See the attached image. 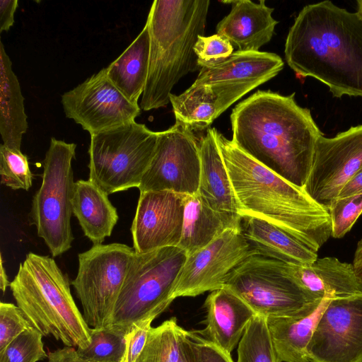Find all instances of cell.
<instances>
[{"mask_svg": "<svg viewBox=\"0 0 362 362\" xmlns=\"http://www.w3.org/2000/svg\"><path fill=\"white\" fill-rule=\"evenodd\" d=\"M356 4H357L356 13L362 21V0L356 1Z\"/></svg>", "mask_w": 362, "mask_h": 362, "instance_id": "cell-45", "label": "cell"}, {"mask_svg": "<svg viewBox=\"0 0 362 362\" xmlns=\"http://www.w3.org/2000/svg\"><path fill=\"white\" fill-rule=\"evenodd\" d=\"M223 287L266 318L300 316L315 310L322 300L300 287L286 272L285 263L257 254L235 267Z\"/></svg>", "mask_w": 362, "mask_h": 362, "instance_id": "cell-9", "label": "cell"}, {"mask_svg": "<svg viewBox=\"0 0 362 362\" xmlns=\"http://www.w3.org/2000/svg\"><path fill=\"white\" fill-rule=\"evenodd\" d=\"M285 268L300 287L317 300L326 296L341 298L362 293V280L353 264L336 257L317 258L306 266L285 263Z\"/></svg>", "mask_w": 362, "mask_h": 362, "instance_id": "cell-20", "label": "cell"}, {"mask_svg": "<svg viewBox=\"0 0 362 362\" xmlns=\"http://www.w3.org/2000/svg\"><path fill=\"white\" fill-rule=\"evenodd\" d=\"M308 353L310 362H362V293L330 299Z\"/></svg>", "mask_w": 362, "mask_h": 362, "instance_id": "cell-14", "label": "cell"}, {"mask_svg": "<svg viewBox=\"0 0 362 362\" xmlns=\"http://www.w3.org/2000/svg\"><path fill=\"white\" fill-rule=\"evenodd\" d=\"M185 195L168 190L140 192L131 227L136 252L178 247L182 230Z\"/></svg>", "mask_w": 362, "mask_h": 362, "instance_id": "cell-17", "label": "cell"}, {"mask_svg": "<svg viewBox=\"0 0 362 362\" xmlns=\"http://www.w3.org/2000/svg\"><path fill=\"white\" fill-rule=\"evenodd\" d=\"M187 256L174 246L135 252L106 328L126 335L134 325L163 313L174 300L175 284Z\"/></svg>", "mask_w": 362, "mask_h": 362, "instance_id": "cell-6", "label": "cell"}, {"mask_svg": "<svg viewBox=\"0 0 362 362\" xmlns=\"http://www.w3.org/2000/svg\"><path fill=\"white\" fill-rule=\"evenodd\" d=\"M42 334L30 327L0 351V362H37L47 358Z\"/></svg>", "mask_w": 362, "mask_h": 362, "instance_id": "cell-33", "label": "cell"}, {"mask_svg": "<svg viewBox=\"0 0 362 362\" xmlns=\"http://www.w3.org/2000/svg\"><path fill=\"white\" fill-rule=\"evenodd\" d=\"M182 329L175 317L151 327L145 346L135 362H177Z\"/></svg>", "mask_w": 362, "mask_h": 362, "instance_id": "cell-29", "label": "cell"}, {"mask_svg": "<svg viewBox=\"0 0 362 362\" xmlns=\"http://www.w3.org/2000/svg\"><path fill=\"white\" fill-rule=\"evenodd\" d=\"M241 216L217 211L197 194L185 195L182 235L178 247L189 255L204 247L226 230L240 226Z\"/></svg>", "mask_w": 362, "mask_h": 362, "instance_id": "cell-23", "label": "cell"}, {"mask_svg": "<svg viewBox=\"0 0 362 362\" xmlns=\"http://www.w3.org/2000/svg\"><path fill=\"white\" fill-rule=\"evenodd\" d=\"M0 175L1 184L12 189L28 191L32 186L33 173L28 157L21 150L0 145Z\"/></svg>", "mask_w": 362, "mask_h": 362, "instance_id": "cell-32", "label": "cell"}, {"mask_svg": "<svg viewBox=\"0 0 362 362\" xmlns=\"http://www.w3.org/2000/svg\"><path fill=\"white\" fill-rule=\"evenodd\" d=\"M331 219L332 236L341 238L352 228L362 214V192L337 197L327 206Z\"/></svg>", "mask_w": 362, "mask_h": 362, "instance_id": "cell-34", "label": "cell"}, {"mask_svg": "<svg viewBox=\"0 0 362 362\" xmlns=\"http://www.w3.org/2000/svg\"><path fill=\"white\" fill-rule=\"evenodd\" d=\"M27 119L19 81L1 41L0 134L4 146L21 150L23 136L28 128Z\"/></svg>", "mask_w": 362, "mask_h": 362, "instance_id": "cell-26", "label": "cell"}, {"mask_svg": "<svg viewBox=\"0 0 362 362\" xmlns=\"http://www.w3.org/2000/svg\"><path fill=\"white\" fill-rule=\"evenodd\" d=\"M256 254L245 240L240 226L226 230L204 247L187 256L173 293L197 296L224 286L231 272Z\"/></svg>", "mask_w": 362, "mask_h": 362, "instance_id": "cell-13", "label": "cell"}, {"mask_svg": "<svg viewBox=\"0 0 362 362\" xmlns=\"http://www.w3.org/2000/svg\"><path fill=\"white\" fill-rule=\"evenodd\" d=\"M175 120H179L193 131H202L228 107L205 87L192 85L180 95L170 94Z\"/></svg>", "mask_w": 362, "mask_h": 362, "instance_id": "cell-28", "label": "cell"}, {"mask_svg": "<svg viewBox=\"0 0 362 362\" xmlns=\"http://www.w3.org/2000/svg\"><path fill=\"white\" fill-rule=\"evenodd\" d=\"M177 362H196L192 341L189 331L182 329L179 346V356Z\"/></svg>", "mask_w": 362, "mask_h": 362, "instance_id": "cell-41", "label": "cell"}, {"mask_svg": "<svg viewBox=\"0 0 362 362\" xmlns=\"http://www.w3.org/2000/svg\"><path fill=\"white\" fill-rule=\"evenodd\" d=\"M47 358V362H90L81 358L76 348L66 346L62 349L49 352Z\"/></svg>", "mask_w": 362, "mask_h": 362, "instance_id": "cell-40", "label": "cell"}, {"mask_svg": "<svg viewBox=\"0 0 362 362\" xmlns=\"http://www.w3.org/2000/svg\"><path fill=\"white\" fill-rule=\"evenodd\" d=\"M125 335L107 328H91L90 342L78 354L90 362H122L125 350Z\"/></svg>", "mask_w": 362, "mask_h": 362, "instance_id": "cell-31", "label": "cell"}, {"mask_svg": "<svg viewBox=\"0 0 362 362\" xmlns=\"http://www.w3.org/2000/svg\"><path fill=\"white\" fill-rule=\"evenodd\" d=\"M283 67L282 59L275 53L236 50L224 59L200 67L192 85L205 87L229 107Z\"/></svg>", "mask_w": 362, "mask_h": 362, "instance_id": "cell-16", "label": "cell"}, {"mask_svg": "<svg viewBox=\"0 0 362 362\" xmlns=\"http://www.w3.org/2000/svg\"><path fill=\"white\" fill-rule=\"evenodd\" d=\"M33 327L22 310L13 303H0V351L22 332Z\"/></svg>", "mask_w": 362, "mask_h": 362, "instance_id": "cell-35", "label": "cell"}, {"mask_svg": "<svg viewBox=\"0 0 362 362\" xmlns=\"http://www.w3.org/2000/svg\"><path fill=\"white\" fill-rule=\"evenodd\" d=\"M61 102L66 117L90 135L134 122L141 113L139 104L111 82L105 68L65 92Z\"/></svg>", "mask_w": 362, "mask_h": 362, "instance_id": "cell-12", "label": "cell"}, {"mask_svg": "<svg viewBox=\"0 0 362 362\" xmlns=\"http://www.w3.org/2000/svg\"><path fill=\"white\" fill-rule=\"evenodd\" d=\"M362 168V124L316 144L309 176L303 189L327 208L346 183Z\"/></svg>", "mask_w": 362, "mask_h": 362, "instance_id": "cell-15", "label": "cell"}, {"mask_svg": "<svg viewBox=\"0 0 362 362\" xmlns=\"http://www.w3.org/2000/svg\"><path fill=\"white\" fill-rule=\"evenodd\" d=\"M361 192H362V168L346 183L337 197H346Z\"/></svg>", "mask_w": 362, "mask_h": 362, "instance_id": "cell-42", "label": "cell"}, {"mask_svg": "<svg viewBox=\"0 0 362 362\" xmlns=\"http://www.w3.org/2000/svg\"><path fill=\"white\" fill-rule=\"evenodd\" d=\"M285 59L299 76L313 77L333 97H362V21L330 1L308 4L286 37Z\"/></svg>", "mask_w": 362, "mask_h": 362, "instance_id": "cell-2", "label": "cell"}, {"mask_svg": "<svg viewBox=\"0 0 362 362\" xmlns=\"http://www.w3.org/2000/svg\"><path fill=\"white\" fill-rule=\"evenodd\" d=\"M240 228L256 254L288 264L306 266L317 252L272 223L253 216H241Z\"/></svg>", "mask_w": 362, "mask_h": 362, "instance_id": "cell-21", "label": "cell"}, {"mask_svg": "<svg viewBox=\"0 0 362 362\" xmlns=\"http://www.w3.org/2000/svg\"><path fill=\"white\" fill-rule=\"evenodd\" d=\"M159 132L136 121L90 135L89 180L110 194L139 187Z\"/></svg>", "mask_w": 362, "mask_h": 362, "instance_id": "cell-7", "label": "cell"}, {"mask_svg": "<svg viewBox=\"0 0 362 362\" xmlns=\"http://www.w3.org/2000/svg\"><path fill=\"white\" fill-rule=\"evenodd\" d=\"M199 141L201 169L197 194L211 209L240 214L229 175L216 141V129L208 128Z\"/></svg>", "mask_w": 362, "mask_h": 362, "instance_id": "cell-22", "label": "cell"}, {"mask_svg": "<svg viewBox=\"0 0 362 362\" xmlns=\"http://www.w3.org/2000/svg\"><path fill=\"white\" fill-rule=\"evenodd\" d=\"M331 298L325 296L315 310L300 316L267 318L279 362H310L308 347Z\"/></svg>", "mask_w": 362, "mask_h": 362, "instance_id": "cell-24", "label": "cell"}, {"mask_svg": "<svg viewBox=\"0 0 362 362\" xmlns=\"http://www.w3.org/2000/svg\"><path fill=\"white\" fill-rule=\"evenodd\" d=\"M150 319L134 325L125 335V350L122 362H135L143 351L151 329Z\"/></svg>", "mask_w": 362, "mask_h": 362, "instance_id": "cell-37", "label": "cell"}, {"mask_svg": "<svg viewBox=\"0 0 362 362\" xmlns=\"http://www.w3.org/2000/svg\"><path fill=\"white\" fill-rule=\"evenodd\" d=\"M200 169L199 143L194 131L175 120L170 128L159 132L153 156L139 189L194 194L199 189Z\"/></svg>", "mask_w": 362, "mask_h": 362, "instance_id": "cell-11", "label": "cell"}, {"mask_svg": "<svg viewBox=\"0 0 362 362\" xmlns=\"http://www.w3.org/2000/svg\"><path fill=\"white\" fill-rule=\"evenodd\" d=\"M135 251L122 243L94 245L78 254V268L71 284L83 316L92 328H106Z\"/></svg>", "mask_w": 362, "mask_h": 362, "instance_id": "cell-10", "label": "cell"}, {"mask_svg": "<svg viewBox=\"0 0 362 362\" xmlns=\"http://www.w3.org/2000/svg\"><path fill=\"white\" fill-rule=\"evenodd\" d=\"M76 145L52 137L43 160L42 181L35 194L31 218L37 235L52 257L68 251L74 236L71 226L75 182L71 161Z\"/></svg>", "mask_w": 362, "mask_h": 362, "instance_id": "cell-8", "label": "cell"}, {"mask_svg": "<svg viewBox=\"0 0 362 362\" xmlns=\"http://www.w3.org/2000/svg\"><path fill=\"white\" fill-rule=\"evenodd\" d=\"M209 4V0H155L152 3L146 20L150 52L139 105L141 110L167 105L173 86L199 67L194 47L204 33Z\"/></svg>", "mask_w": 362, "mask_h": 362, "instance_id": "cell-4", "label": "cell"}, {"mask_svg": "<svg viewBox=\"0 0 362 362\" xmlns=\"http://www.w3.org/2000/svg\"><path fill=\"white\" fill-rule=\"evenodd\" d=\"M237 362H279L265 317L256 315L249 322L238 343Z\"/></svg>", "mask_w": 362, "mask_h": 362, "instance_id": "cell-30", "label": "cell"}, {"mask_svg": "<svg viewBox=\"0 0 362 362\" xmlns=\"http://www.w3.org/2000/svg\"><path fill=\"white\" fill-rule=\"evenodd\" d=\"M205 307L206 327L197 332L230 355L256 313L226 287L211 291L205 300Z\"/></svg>", "mask_w": 362, "mask_h": 362, "instance_id": "cell-18", "label": "cell"}, {"mask_svg": "<svg viewBox=\"0 0 362 362\" xmlns=\"http://www.w3.org/2000/svg\"><path fill=\"white\" fill-rule=\"evenodd\" d=\"M295 93L258 90L230 115L232 141L244 153L293 185L303 188L315 146L323 135Z\"/></svg>", "mask_w": 362, "mask_h": 362, "instance_id": "cell-1", "label": "cell"}, {"mask_svg": "<svg viewBox=\"0 0 362 362\" xmlns=\"http://www.w3.org/2000/svg\"><path fill=\"white\" fill-rule=\"evenodd\" d=\"M216 141L240 216L267 220L318 250L332 236L328 209L266 168L216 131Z\"/></svg>", "mask_w": 362, "mask_h": 362, "instance_id": "cell-3", "label": "cell"}, {"mask_svg": "<svg viewBox=\"0 0 362 362\" xmlns=\"http://www.w3.org/2000/svg\"><path fill=\"white\" fill-rule=\"evenodd\" d=\"M10 285L8 282L7 275L6 274V271L3 266V260L2 257L1 255V261H0V288L3 293H4L6 290V288Z\"/></svg>", "mask_w": 362, "mask_h": 362, "instance_id": "cell-44", "label": "cell"}, {"mask_svg": "<svg viewBox=\"0 0 362 362\" xmlns=\"http://www.w3.org/2000/svg\"><path fill=\"white\" fill-rule=\"evenodd\" d=\"M108 195L89 180L75 182L73 214L93 245L102 244L110 236L119 218Z\"/></svg>", "mask_w": 362, "mask_h": 362, "instance_id": "cell-25", "label": "cell"}, {"mask_svg": "<svg viewBox=\"0 0 362 362\" xmlns=\"http://www.w3.org/2000/svg\"><path fill=\"white\" fill-rule=\"evenodd\" d=\"M233 49L230 42L218 34L199 36L194 47L199 67L227 58Z\"/></svg>", "mask_w": 362, "mask_h": 362, "instance_id": "cell-36", "label": "cell"}, {"mask_svg": "<svg viewBox=\"0 0 362 362\" xmlns=\"http://www.w3.org/2000/svg\"><path fill=\"white\" fill-rule=\"evenodd\" d=\"M196 362H233L230 354L202 337L197 331L189 332Z\"/></svg>", "mask_w": 362, "mask_h": 362, "instance_id": "cell-38", "label": "cell"}, {"mask_svg": "<svg viewBox=\"0 0 362 362\" xmlns=\"http://www.w3.org/2000/svg\"><path fill=\"white\" fill-rule=\"evenodd\" d=\"M231 11L216 25V34L228 40L237 51H259L268 43L277 23L272 16L273 8L264 0L258 4L249 0L224 1Z\"/></svg>", "mask_w": 362, "mask_h": 362, "instance_id": "cell-19", "label": "cell"}, {"mask_svg": "<svg viewBox=\"0 0 362 362\" xmlns=\"http://www.w3.org/2000/svg\"><path fill=\"white\" fill-rule=\"evenodd\" d=\"M18 0H0V33L8 31L13 25Z\"/></svg>", "mask_w": 362, "mask_h": 362, "instance_id": "cell-39", "label": "cell"}, {"mask_svg": "<svg viewBox=\"0 0 362 362\" xmlns=\"http://www.w3.org/2000/svg\"><path fill=\"white\" fill-rule=\"evenodd\" d=\"M352 264L356 274L362 280V238L357 243Z\"/></svg>", "mask_w": 362, "mask_h": 362, "instance_id": "cell-43", "label": "cell"}, {"mask_svg": "<svg viewBox=\"0 0 362 362\" xmlns=\"http://www.w3.org/2000/svg\"><path fill=\"white\" fill-rule=\"evenodd\" d=\"M9 286L17 305L42 336L76 349L89 345L91 328L74 300L68 277L53 258L28 253Z\"/></svg>", "mask_w": 362, "mask_h": 362, "instance_id": "cell-5", "label": "cell"}, {"mask_svg": "<svg viewBox=\"0 0 362 362\" xmlns=\"http://www.w3.org/2000/svg\"><path fill=\"white\" fill-rule=\"evenodd\" d=\"M150 52L149 24L129 47L107 67L111 82L132 103L138 104L142 95L148 72Z\"/></svg>", "mask_w": 362, "mask_h": 362, "instance_id": "cell-27", "label": "cell"}]
</instances>
